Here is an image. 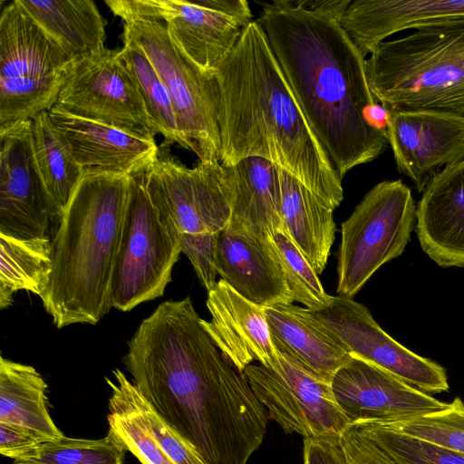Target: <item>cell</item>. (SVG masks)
Returning a JSON list of instances; mask_svg holds the SVG:
<instances>
[{
    "label": "cell",
    "mask_w": 464,
    "mask_h": 464,
    "mask_svg": "<svg viewBox=\"0 0 464 464\" xmlns=\"http://www.w3.org/2000/svg\"><path fill=\"white\" fill-rule=\"evenodd\" d=\"M105 4L123 22V38L137 44L156 69L170 97L184 149L199 162H219L218 84L216 72L201 70L171 39L166 22L126 7Z\"/></svg>",
    "instance_id": "obj_7"
},
{
    "label": "cell",
    "mask_w": 464,
    "mask_h": 464,
    "mask_svg": "<svg viewBox=\"0 0 464 464\" xmlns=\"http://www.w3.org/2000/svg\"><path fill=\"white\" fill-rule=\"evenodd\" d=\"M220 163L270 160L332 208L343 198L342 179L312 132L261 25L252 21L216 70Z\"/></svg>",
    "instance_id": "obj_3"
},
{
    "label": "cell",
    "mask_w": 464,
    "mask_h": 464,
    "mask_svg": "<svg viewBox=\"0 0 464 464\" xmlns=\"http://www.w3.org/2000/svg\"><path fill=\"white\" fill-rule=\"evenodd\" d=\"M352 0H274L256 22L283 74L339 177L379 157L385 132L368 120L377 102L367 81L365 57L341 25Z\"/></svg>",
    "instance_id": "obj_2"
},
{
    "label": "cell",
    "mask_w": 464,
    "mask_h": 464,
    "mask_svg": "<svg viewBox=\"0 0 464 464\" xmlns=\"http://www.w3.org/2000/svg\"><path fill=\"white\" fill-rule=\"evenodd\" d=\"M350 355L331 382L334 399L350 424L401 422L447 406L381 367Z\"/></svg>",
    "instance_id": "obj_16"
},
{
    "label": "cell",
    "mask_w": 464,
    "mask_h": 464,
    "mask_svg": "<svg viewBox=\"0 0 464 464\" xmlns=\"http://www.w3.org/2000/svg\"><path fill=\"white\" fill-rule=\"evenodd\" d=\"M34 162L48 197L62 218L84 171L53 127L49 111L31 120Z\"/></svg>",
    "instance_id": "obj_28"
},
{
    "label": "cell",
    "mask_w": 464,
    "mask_h": 464,
    "mask_svg": "<svg viewBox=\"0 0 464 464\" xmlns=\"http://www.w3.org/2000/svg\"><path fill=\"white\" fill-rule=\"evenodd\" d=\"M72 60L10 2L0 14V125L32 120L57 104Z\"/></svg>",
    "instance_id": "obj_8"
},
{
    "label": "cell",
    "mask_w": 464,
    "mask_h": 464,
    "mask_svg": "<svg viewBox=\"0 0 464 464\" xmlns=\"http://www.w3.org/2000/svg\"><path fill=\"white\" fill-rule=\"evenodd\" d=\"M411 190L401 179L372 188L342 223L337 294L353 298L385 263L400 256L417 218Z\"/></svg>",
    "instance_id": "obj_9"
},
{
    "label": "cell",
    "mask_w": 464,
    "mask_h": 464,
    "mask_svg": "<svg viewBox=\"0 0 464 464\" xmlns=\"http://www.w3.org/2000/svg\"><path fill=\"white\" fill-rule=\"evenodd\" d=\"M49 115L83 171L131 176L145 170L158 155L160 147L155 140L71 114L58 104L49 111Z\"/></svg>",
    "instance_id": "obj_19"
},
{
    "label": "cell",
    "mask_w": 464,
    "mask_h": 464,
    "mask_svg": "<svg viewBox=\"0 0 464 464\" xmlns=\"http://www.w3.org/2000/svg\"><path fill=\"white\" fill-rule=\"evenodd\" d=\"M127 449L109 430L98 440L63 438L42 443L12 464H124Z\"/></svg>",
    "instance_id": "obj_32"
},
{
    "label": "cell",
    "mask_w": 464,
    "mask_h": 464,
    "mask_svg": "<svg viewBox=\"0 0 464 464\" xmlns=\"http://www.w3.org/2000/svg\"><path fill=\"white\" fill-rule=\"evenodd\" d=\"M145 170L130 176L112 275L111 306L121 312L162 296L182 253L177 231L149 196Z\"/></svg>",
    "instance_id": "obj_10"
},
{
    "label": "cell",
    "mask_w": 464,
    "mask_h": 464,
    "mask_svg": "<svg viewBox=\"0 0 464 464\" xmlns=\"http://www.w3.org/2000/svg\"><path fill=\"white\" fill-rule=\"evenodd\" d=\"M265 314L271 337L311 375L331 384L335 372L351 355L331 335L311 323L298 305L266 307Z\"/></svg>",
    "instance_id": "obj_25"
},
{
    "label": "cell",
    "mask_w": 464,
    "mask_h": 464,
    "mask_svg": "<svg viewBox=\"0 0 464 464\" xmlns=\"http://www.w3.org/2000/svg\"><path fill=\"white\" fill-rule=\"evenodd\" d=\"M370 90L389 111L464 116V23L423 26L365 59Z\"/></svg>",
    "instance_id": "obj_5"
},
{
    "label": "cell",
    "mask_w": 464,
    "mask_h": 464,
    "mask_svg": "<svg viewBox=\"0 0 464 464\" xmlns=\"http://www.w3.org/2000/svg\"><path fill=\"white\" fill-rule=\"evenodd\" d=\"M415 232L422 251L442 267H464V159L439 172L422 192Z\"/></svg>",
    "instance_id": "obj_21"
},
{
    "label": "cell",
    "mask_w": 464,
    "mask_h": 464,
    "mask_svg": "<svg viewBox=\"0 0 464 464\" xmlns=\"http://www.w3.org/2000/svg\"><path fill=\"white\" fill-rule=\"evenodd\" d=\"M44 443L32 430L14 424L0 422V453L18 459Z\"/></svg>",
    "instance_id": "obj_37"
},
{
    "label": "cell",
    "mask_w": 464,
    "mask_h": 464,
    "mask_svg": "<svg viewBox=\"0 0 464 464\" xmlns=\"http://www.w3.org/2000/svg\"><path fill=\"white\" fill-rule=\"evenodd\" d=\"M216 270L220 279L257 305L295 302L272 239L256 237L230 222L218 238Z\"/></svg>",
    "instance_id": "obj_18"
},
{
    "label": "cell",
    "mask_w": 464,
    "mask_h": 464,
    "mask_svg": "<svg viewBox=\"0 0 464 464\" xmlns=\"http://www.w3.org/2000/svg\"><path fill=\"white\" fill-rule=\"evenodd\" d=\"M129 9L163 19L182 53L214 72L252 22L246 0H121Z\"/></svg>",
    "instance_id": "obj_14"
},
{
    "label": "cell",
    "mask_w": 464,
    "mask_h": 464,
    "mask_svg": "<svg viewBox=\"0 0 464 464\" xmlns=\"http://www.w3.org/2000/svg\"><path fill=\"white\" fill-rule=\"evenodd\" d=\"M347 464H396L357 425L350 424L341 436Z\"/></svg>",
    "instance_id": "obj_36"
},
{
    "label": "cell",
    "mask_w": 464,
    "mask_h": 464,
    "mask_svg": "<svg viewBox=\"0 0 464 464\" xmlns=\"http://www.w3.org/2000/svg\"><path fill=\"white\" fill-rule=\"evenodd\" d=\"M114 381L105 378L111 390L108 422L111 431L141 464H175L148 424L138 403V388L120 370Z\"/></svg>",
    "instance_id": "obj_29"
},
{
    "label": "cell",
    "mask_w": 464,
    "mask_h": 464,
    "mask_svg": "<svg viewBox=\"0 0 464 464\" xmlns=\"http://www.w3.org/2000/svg\"><path fill=\"white\" fill-rule=\"evenodd\" d=\"M47 384L30 365L0 358V422L34 431L43 442L65 436L48 410Z\"/></svg>",
    "instance_id": "obj_27"
},
{
    "label": "cell",
    "mask_w": 464,
    "mask_h": 464,
    "mask_svg": "<svg viewBox=\"0 0 464 464\" xmlns=\"http://www.w3.org/2000/svg\"><path fill=\"white\" fill-rule=\"evenodd\" d=\"M31 120L0 125V234L46 238L60 218L39 176L31 142Z\"/></svg>",
    "instance_id": "obj_15"
},
{
    "label": "cell",
    "mask_w": 464,
    "mask_h": 464,
    "mask_svg": "<svg viewBox=\"0 0 464 464\" xmlns=\"http://www.w3.org/2000/svg\"><path fill=\"white\" fill-rule=\"evenodd\" d=\"M145 184L160 214L177 231L182 253L201 284L211 290L218 282V238L232 217L224 167L219 162H198L190 169L160 146L145 170Z\"/></svg>",
    "instance_id": "obj_6"
},
{
    "label": "cell",
    "mask_w": 464,
    "mask_h": 464,
    "mask_svg": "<svg viewBox=\"0 0 464 464\" xmlns=\"http://www.w3.org/2000/svg\"><path fill=\"white\" fill-rule=\"evenodd\" d=\"M14 1L72 60L105 47V20L93 1Z\"/></svg>",
    "instance_id": "obj_26"
},
{
    "label": "cell",
    "mask_w": 464,
    "mask_h": 464,
    "mask_svg": "<svg viewBox=\"0 0 464 464\" xmlns=\"http://www.w3.org/2000/svg\"><path fill=\"white\" fill-rule=\"evenodd\" d=\"M300 312L331 335L349 354L389 372L427 393L450 388L445 369L434 361L409 350L389 335L362 304L353 298L333 296L324 309Z\"/></svg>",
    "instance_id": "obj_13"
},
{
    "label": "cell",
    "mask_w": 464,
    "mask_h": 464,
    "mask_svg": "<svg viewBox=\"0 0 464 464\" xmlns=\"http://www.w3.org/2000/svg\"><path fill=\"white\" fill-rule=\"evenodd\" d=\"M459 23H464V0H354L341 17L363 57L399 32Z\"/></svg>",
    "instance_id": "obj_22"
},
{
    "label": "cell",
    "mask_w": 464,
    "mask_h": 464,
    "mask_svg": "<svg viewBox=\"0 0 464 464\" xmlns=\"http://www.w3.org/2000/svg\"><path fill=\"white\" fill-rule=\"evenodd\" d=\"M272 242L294 301L311 311L327 307L333 295L321 284L318 274L284 230L276 231Z\"/></svg>",
    "instance_id": "obj_34"
},
{
    "label": "cell",
    "mask_w": 464,
    "mask_h": 464,
    "mask_svg": "<svg viewBox=\"0 0 464 464\" xmlns=\"http://www.w3.org/2000/svg\"><path fill=\"white\" fill-rule=\"evenodd\" d=\"M52 266L49 237L19 239L0 234V307H9L20 290L41 296Z\"/></svg>",
    "instance_id": "obj_30"
},
{
    "label": "cell",
    "mask_w": 464,
    "mask_h": 464,
    "mask_svg": "<svg viewBox=\"0 0 464 464\" xmlns=\"http://www.w3.org/2000/svg\"><path fill=\"white\" fill-rule=\"evenodd\" d=\"M57 104L71 114L140 138L155 140L158 133L121 48L103 47L74 59Z\"/></svg>",
    "instance_id": "obj_11"
},
{
    "label": "cell",
    "mask_w": 464,
    "mask_h": 464,
    "mask_svg": "<svg viewBox=\"0 0 464 464\" xmlns=\"http://www.w3.org/2000/svg\"><path fill=\"white\" fill-rule=\"evenodd\" d=\"M272 341L276 362L268 368L251 363L243 372L268 417L288 434L341 437L350 422L337 404L331 384L311 375L279 343Z\"/></svg>",
    "instance_id": "obj_12"
},
{
    "label": "cell",
    "mask_w": 464,
    "mask_h": 464,
    "mask_svg": "<svg viewBox=\"0 0 464 464\" xmlns=\"http://www.w3.org/2000/svg\"><path fill=\"white\" fill-rule=\"evenodd\" d=\"M222 166L231 192L230 223L265 239L284 230L279 167L258 157Z\"/></svg>",
    "instance_id": "obj_23"
},
{
    "label": "cell",
    "mask_w": 464,
    "mask_h": 464,
    "mask_svg": "<svg viewBox=\"0 0 464 464\" xmlns=\"http://www.w3.org/2000/svg\"><path fill=\"white\" fill-rule=\"evenodd\" d=\"M304 464H347L341 437L304 438Z\"/></svg>",
    "instance_id": "obj_38"
},
{
    "label": "cell",
    "mask_w": 464,
    "mask_h": 464,
    "mask_svg": "<svg viewBox=\"0 0 464 464\" xmlns=\"http://www.w3.org/2000/svg\"><path fill=\"white\" fill-rule=\"evenodd\" d=\"M207 307L211 319H201V324L239 372L254 361L267 368L276 362L265 307L248 301L222 279L208 291Z\"/></svg>",
    "instance_id": "obj_20"
},
{
    "label": "cell",
    "mask_w": 464,
    "mask_h": 464,
    "mask_svg": "<svg viewBox=\"0 0 464 464\" xmlns=\"http://www.w3.org/2000/svg\"><path fill=\"white\" fill-rule=\"evenodd\" d=\"M386 135L397 170L422 193L447 166L464 159V116L434 111H389Z\"/></svg>",
    "instance_id": "obj_17"
},
{
    "label": "cell",
    "mask_w": 464,
    "mask_h": 464,
    "mask_svg": "<svg viewBox=\"0 0 464 464\" xmlns=\"http://www.w3.org/2000/svg\"><path fill=\"white\" fill-rule=\"evenodd\" d=\"M130 176L84 171L51 242L52 272L40 296L57 328L97 324L111 306V281Z\"/></svg>",
    "instance_id": "obj_4"
},
{
    "label": "cell",
    "mask_w": 464,
    "mask_h": 464,
    "mask_svg": "<svg viewBox=\"0 0 464 464\" xmlns=\"http://www.w3.org/2000/svg\"><path fill=\"white\" fill-rule=\"evenodd\" d=\"M386 424L406 435L464 454V402L459 397L438 411Z\"/></svg>",
    "instance_id": "obj_35"
},
{
    "label": "cell",
    "mask_w": 464,
    "mask_h": 464,
    "mask_svg": "<svg viewBox=\"0 0 464 464\" xmlns=\"http://www.w3.org/2000/svg\"><path fill=\"white\" fill-rule=\"evenodd\" d=\"M357 425L396 464H464V454L406 435L380 422Z\"/></svg>",
    "instance_id": "obj_33"
},
{
    "label": "cell",
    "mask_w": 464,
    "mask_h": 464,
    "mask_svg": "<svg viewBox=\"0 0 464 464\" xmlns=\"http://www.w3.org/2000/svg\"><path fill=\"white\" fill-rule=\"evenodd\" d=\"M279 174L284 230L319 275L335 237L334 209L286 170Z\"/></svg>",
    "instance_id": "obj_24"
},
{
    "label": "cell",
    "mask_w": 464,
    "mask_h": 464,
    "mask_svg": "<svg viewBox=\"0 0 464 464\" xmlns=\"http://www.w3.org/2000/svg\"><path fill=\"white\" fill-rule=\"evenodd\" d=\"M121 53L148 114L157 132L164 138L161 147L168 148L174 143L183 147L170 97L151 62L142 49L129 39H124Z\"/></svg>",
    "instance_id": "obj_31"
},
{
    "label": "cell",
    "mask_w": 464,
    "mask_h": 464,
    "mask_svg": "<svg viewBox=\"0 0 464 464\" xmlns=\"http://www.w3.org/2000/svg\"><path fill=\"white\" fill-rule=\"evenodd\" d=\"M201 319L189 296L161 303L129 341L123 362L205 464H246L265 438L266 411Z\"/></svg>",
    "instance_id": "obj_1"
}]
</instances>
